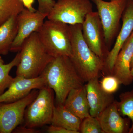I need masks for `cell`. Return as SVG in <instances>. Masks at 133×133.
<instances>
[{"mask_svg": "<svg viewBox=\"0 0 133 133\" xmlns=\"http://www.w3.org/2000/svg\"><path fill=\"white\" fill-rule=\"evenodd\" d=\"M16 76L33 78L41 76L53 58L42 43L37 32L32 33L23 44Z\"/></svg>", "mask_w": 133, "mask_h": 133, "instance_id": "3", "label": "cell"}, {"mask_svg": "<svg viewBox=\"0 0 133 133\" xmlns=\"http://www.w3.org/2000/svg\"><path fill=\"white\" fill-rule=\"evenodd\" d=\"M96 6L103 29L105 42L108 49L118 36L120 21L128 0L106 2L103 0H91Z\"/></svg>", "mask_w": 133, "mask_h": 133, "instance_id": "6", "label": "cell"}, {"mask_svg": "<svg viewBox=\"0 0 133 133\" xmlns=\"http://www.w3.org/2000/svg\"><path fill=\"white\" fill-rule=\"evenodd\" d=\"M48 16L37 10L31 12L24 8L17 16L18 30L10 51L19 52L24 41L32 33L38 32L42 26Z\"/></svg>", "mask_w": 133, "mask_h": 133, "instance_id": "10", "label": "cell"}, {"mask_svg": "<svg viewBox=\"0 0 133 133\" xmlns=\"http://www.w3.org/2000/svg\"><path fill=\"white\" fill-rule=\"evenodd\" d=\"M22 3L24 8L31 12H35L37 11L33 7L35 0H19Z\"/></svg>", "mask_w": 133, "mask_h": 133, "instance_id": "27", "label": "cell"}, {"mask_svg": "<svg viewBox=\"0 0 133 133\" xmlns=\"http://www.w3.org/2000/svg\"><path fill=\"white\" fill-rule=\"evenodd\" d=\"M119 98V101L117 102L119 111L121 116H127L132 121L129 133H133V89L121 93Z\"/></svg>", "mask_w": 133, "mask_h": 133, "instance_id": "21", "label": "cell"}, {"mask_svg": "<svg viewBox=\"0 0 133 133\" xmlns=\"http://www.w3.org/2000/svg\"><path fill=\"white\" fill-rule=\"evenodd\" d=\"M37 33L45 49L52 57L71 56L72 50L69 24L48 19L44 22Z\"/></svg>", "mask_w": 133, "mask_h": 133, "instance_id": "4", "label": "cell"}, {"mask_svg": "<svg viewBox=\"0 0 133 133\" xmlns=\"http://www.w3.org/2000/svg\"><path fill=\"white\" fill-rule=\"evenodd\" d=\"M38 92V89H34L26 97L15 102H0V133H12L23 122L26 108Z\"/></svg>", "mask_w": 133, "mask_h": 133, "instance_id": "8", "label": "cell"}, {"mask_svg": "<svg viewBox=\"0 0 133 133\" xmlns=\"http://www.w3.org/2000/svg\"><path fill=\"white\" fill-rule=\"evenodd\" d=\"M82 121L66 109L64 104H56L53 109L51 124L62 127L75 133H79Z\"/></svg>", "mask_w": 133, "mask_h": 133, "instance_id": "17", "label": "cell"}, {"mask_svg": "<svg viewBox=\"0 0 133 133\" xmlns=\"http://www.w3.org/2000/svg\"><path fill=\"white\" fill-rule=\"evenodd\" d=\"M121 19L122 26L116 37L115 43L104 62L102 72L106 75H112L116 57L123 44L133 31V0H128Z\"/></svg>", "mask_w": 133, "mask_h": 133, "instance_id": "11", "label": "cell"}, {"mask_svg": "<svg viewBox=\"0 0 133 133\" xmlns=\"http://www.w3.org/2000/svg\"><path fill=\"white\" fill-rule=\"evenodd\" d=\"M20 59V52H17L11 62L5 64L4 60L0 56V95L5 92L14 81V78L9 75V72L13 67L17 66Z\"/></svg>", "mask_w": 133, "mask_h": 133, "instance_id": "19", "label": "cell"}, {"mask_svg": "<svg viewBox=\"0 0 133 133\" xmlns=\"http://www.w3.org/2000/svg\"><path fill=\"white\" fill-rule=\"evenodd\" d=\"M17 15L13 16L0 26V56L7 55L10 51L17 34Z\"/></svg>", "mask_w": 133, "mask_h": 133, "instance_id": "18", "label": "cell"}, {"mask_svg": "<svg viewBox=\"0 0 133 133\" xmlns=\"http://www.w3.org/2000/svg\"><path fill=\"white\" fill-rule=\"evenodd\" d=\"M115 1V0H111V1Z\"/></svg>", "mask_w": 133, "mask_h": 133, "instance_id": "30", "label": "cell"}, {"mask_svg": "<svg viewBox=\"0 0 133 133\" xmlns=\"http://www.w3.org/2000/svg\"><path fill=\"white\" fill-rule=\"evenodd\" d=\"M24 8L19 0H0V26Z\"/></svg>", "mask_w": 133, "mask_h": 133, "instance_id": "20", "label": "cell"}, {"mask_svg": "<svg viewBox=\"0 0 133 133\" xmlns=\"http://www.w3.org/2000/svg\"><path fill=\"white\" fill-rule=\"evenodd\" d=\"M131 76H132V78L133 79V66L131 68Z\"/></svg>", "mask_w": 133, "mask_h": 133, "instance_id": "28", "label": "cell"}, {"mask_svg": "<svg viewBox=\"0 0 133 133\" xmlns=\"http://www.w3.org/2000/svg\"><path fill=\"white\" fill-rule=\"evenodd\" d=\"M45 86L44 79L41 76L33 78L16 76L8 90L0 95V102H15L26 97L33 90H39Z\"/></svg>", "mask_w": 133, "mask_h": 133, "instance_id": "12", "label": "cell"}, {"mask_svg": "<svg viewBox=\"0 0 133 133\" xmlns=\"http://www.w3.org/2000/svg\"><path fill=\"white\" fill-rule=\"evenodd\" d=\"M82 25V34L87 44L104 62L109 51L105 42L104 31L98 12L88 13Z\"/></svg>", "mask_w": 133, "mask_h": 133, "instance_id": "9", "label": "cell"}, {"mask_svg": "<svg viewBox=\"0 0 133 133\" xmlns=\"http://www.w3.org/2000/svg\"><path fill=\"white\" fill-rule=\"evenodd\" d=\"M72 54L70 57L84 82L98 78L104 67V60L89 48L84 40L81 24L69 25Z\"/></svg>", "mask_w": 133, "mask_h": 133, "instance_id": "2", "label": "cell"}, {"mask_svg": "<svg viewBox=\"0 0 133 133\" xmlns=\"http://www.w3.org/2000/svg\"><path fill=\"white\" fill-rule=\"evenodd\" d=\"M85 85L91 116L97 117L101 112L112 104L114 99L113 94H108L101 87L98 78L92 79Z\"/></svg>", "mask_w": 133, "mask_h": 133, "instance_id": "15", "label": "cell"}, {"mask_svg": "<svg viewBox=\"0 0 133 133\" xmlns=\"http://www.w3.org/2000/svg\"><path fill=\"white\" fill-rule=\"evenodd\" d=\"M117 102L114 100L97 117L104 133H129V118L122 117Z\"/></svg>", "mask_w": 133, "mask_h": 133, "instance_id": "14", "label": "cell"}, {"mask_svg": "<svg viewBox=\"0 0 133 133\" xmlns=\"http://www.w3.org/2000/svg\"><path fill=\"white\" fill-rule=\"evenodd\" d=\"M79 132L81 133H104L97 118L91 116L82 120Z\"/></svg>", "mask_w": 133, "mask_h": 133, "instance_id": "22", "label": "cell"}, {"mask_svg": "<svg viewBox=\"0 0 133 133\" xmlns=\"http://www.w3.org/2000/svg\"><path fill=\"white\" fill-rule=\"evenodd\" d=\"M133 66V55L132 58V60H131V69L132 67Z\"/></svg>", "mask_w": 133, "mask_h": 133, "instance_id": "29", "label": "cell"}, {"mask_svg": "<svg viewBox=\"0 0 133 133\" xmlns=\"http://www.w3.org/2000/svg\"><path fill=\"white\" fill-rule=\"evenodd\" d=\"M40 131L36 129L35 128H30L26 126L19 125L15 129L12 133H38Z\"/></svg>", "mask_w": 133, "mask_h": 133, "instance_id": "26", "label": "cell"}, {"mask_svg": "<svg viewBox=\"0 0 133 133\" xmlns=\"http://www.w3.org/2000/svg\"><path fill=\"white\" fill-rule=\"evenodd\" d=\"M47 132L49 133H75L73 131H70L62 127L53 125L51 124L47 128Z\"/></svg>", "mask_w": 133, "mask_h": 133, "instance_id": "25", "label": "cell"}, {"mask_svg": "<svg viewBox=\"0 0 133 133\" xmlns=\"http://www.w3.org/2000/svg\"><path fill=\"white\" fill-rule=\"evenodd\" d=\"M40 76L45 85L54 91L56 104H64L70 92L83 86L84 83L70 58L66 56L53 58Z\"/></svg>", "mask_w": 133, "mask_h": 133, "instance_id": "1", "label": "cell"}, {"mask_svg": "<svg viewBox=\"0 0 133 133\" xmlns=\"http://www.w3.org/2000/svg\"><path fill=\"white\" fill-rule=\"evenodd\" d=\"M102 90L109 94H113L118 90L121 84L116 77L112 75H107L99 81Z\"/></svg>", "mask_w": 133, "mask_h": 133, "instance_id": "23", "label": "cell"}, {"mask_svg": "<svg viewBox=\"0 0 133 133\" xmlns=\"http://www.w3.org/2000/svg\"><path fill=\"white\" fill-rule=\"evenodd\" d=\"M133 55V31L125 42L115 62L112 75L121 84L130 85L133 81L131 73V63Z\"/></svg>", "mask_w": 133, "mask_h": 133, "instance_id": "13", "label": "cell"}, {"mask_svg": "<svg viewBox=\"0 0 133 133\" xmlns=\"http://www.w3.org/2000/svg\"><path fill=\"white\" fill-rule=\"evenodd\" d=\"M64 105L66 109L82 120L90 116L85 85L71 90L67 95Z\"/></svg>", "mask_w": 133, "mask_h": 133, "instance_id": "16", "label": "cell"}, {"mask_svg": "<svg viewBox=\"0 0 133 133\" xmlns=\"http://www.w3.org/2000/svg\"><path fill=\"white\" fill-rule=\"evenodd\" d=\"M55 92L48 87H44L34 100L28 106L24 114V125L30 128L50 125L55 107Z\"/></svg>", "mask_w": 133, "mask_h": 133, "instance_id": "5", "label": "cell"}, {"mask_svg": "<svg viewBox=\"0 0 133 133\" xmlns=\"http://www.w3.org/2000/svg\"><path fill=\"white\" fill-rule=\"evenodd\" d=\"M92 11L90 0H57L47 17L69 25L82 24L87 15Z\"/></svg>", "mask_w": 133, "mask_h": 133, "instance_id": "7", "label": "cell"}, {"mask_svg": "<svg viewBox=\"0 0 133 133\" xmlns=\"http://www.w3.org/2000/svg\"><path fill=\"white\" fill-rule=\"evenodd\" d=\"M37 1L38 5L37 10L47 16L52 9L56 2L55 0H37Z\"/></svg>", "mask_w": 133, "mask_h": 133, "instance_id": "24", "label": "cell"}]
</instances>
